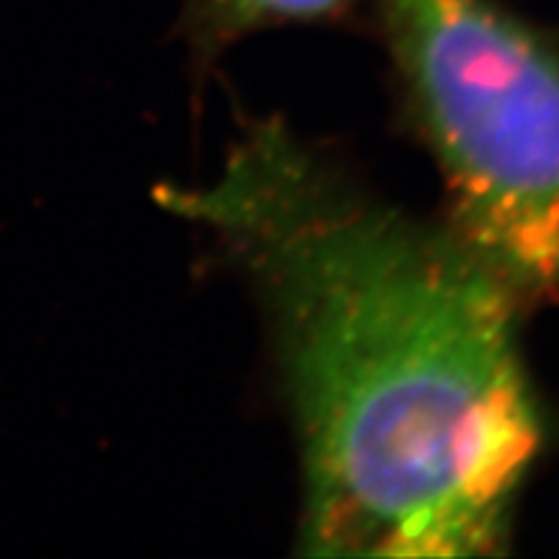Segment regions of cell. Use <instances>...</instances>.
<instances>
[{
	"instance_id": "6da1fadb",
	"label": "cell",
	"mask_w": 559,
	"mask_h": 559,
	"mask_svg": "<svg viewBox=\"0 0 559 559\" xmlns=\"http://www.w3.org/2000/svg\"><path fill=\"white\" fill-rule=\"evenodd\" d=\"M158 200L210 230L260 304L300 456V551H502L542 419L519 304L477 254L277 120Z\"/></svg>"
},
{
	"instance_id": "7a4b0ae2",
	"label": "cell",
	"mask_w": 559,
	"mask_h": 559,
	"mask_svg": "<svg viewBox=\"0 0 559 559\" xmlns=\"http://www.w3.org/2000/svg\"><path fill=\"white\" fill-rule=\"evenodd\" d=\"M449 226L515 304H559V55L495 0H381Z\"/></svg>"
},
{
	"instance_id": "3957f363",
	"label": "cell",
	"mask_w": 559,
	"mask_h": 559,
	"mask_svg": "<svg viewBox=\"0 0 559 559\" xmlns=\"http://www.w3.org/2000/svg\"><path fill=\"white\" fill-rule=\"evenodd\" d=\"M353 3L355 0H194V9L210 37L234 39L264 26L334 19Z\"/></svg>"
}]
</instances>
